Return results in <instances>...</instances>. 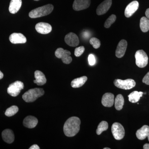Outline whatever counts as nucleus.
I'll return each mask as SVG.
<instances>
[{
    "label": "nucleus",
    "instance_id": "obj_37",
    "mask_svg": "<svg viewBox=\"0 0 149 149\" xmlns=\"http://www.w3.org/2000/svg\"><path fill=\"white\" fill-rule=\"evenodd\" d=\"M104 149H110V148H104Z\"/></svg>",
    "mask_w": 149,
    "mask_h": 149
},
{
    "label": "nucleus",
    "instance_id": "obj_19",
    "mask_svg": "<svg viewBox=\"0 0 149 149\" xmlns=\"http://www.w3.org/2000/svg\"><path fill=\"white\" fill-rule=\"evenodd\" d=\"M35 80H34V83L38 85H45L47 82V79L45 76L42 72L40 70H36L35 72Z\"/></svg>",
    "mask_w": 149,
    "mask_h": 149
},
{
    "label": "nucleus",
    "instance_id": "obj_16",
    "mask_svg": "<svg viewBox=\"0 0 149 149\" xmlns=\"http://www.w3.org/2000/svg\"><path fill=\"white\" fill-rule=\"evenodd\" d=\"M114 103V96L111 93L104 94L102 97V103L104 106L111 107Z\"/></svg>",
    "mask_w": 149,
    "mask_h": 149
},
{
    "label": "nucleus",
    "instance_id": "obj_26",
    "mask_svg": "<svg viewBox=\"0 0 149 149\" xmlns=\"http://www.w3.org/2000/svg\"><path fill=\"white\" fill-rule=\"evenodd\" d=\"M108 123L105 121H102L100 123L96 130V133L100 135L104 131L107 130L108 128Z\"/></svg>",
    "mask_w": 149,
    "mask_h": 149
},
{
    "label": "nucleus",
    "instance_id": "obj_6",
    "mask_svg": "<svg viewBox=\"0 0 149 149\" xmlns=\"http://www.w3.org/2000/svg\"><path fill=\"white\" fill-rule=\"evenodd\" d=\"M113 136L116 140H120L125 136V129L123 125L119 123L116 122L111 126Z\"/></svg>",
    "mask_w": 149,
    "mask_h": 149
},
{
    "label": "nucleus",
    "instance_id": "obj_27",
    "mask_svg": "<svg viewBox=\"0 0 149 149\" xmlns=\"http://www.w3.org/2000/svg\"><path fill=\"white\" fill-rule=\"evenodd\" d=\"M18 110V107L16 106H12L6 109L5 112V115L8 117H10L16 114Z\"/></svg>",
    "mask_w": 149,
    "mask_h": 149
},
{
    "label": "nucleus",
    "instance_id": "obj_30",
    "mask_svg": "<svg viewBox=\"0 0 149 149\" xmlns=\"http://www.w3.org/2000/svg\"><path fill=\"white\" fill-rule=\"evenodd\" d=\"M85 50V47L83 46H81V47L76 48L74 50V55L76 57L80 56L83 53Z\"/></svg>",
    "mask_w": 149,
    "mask_h": 149
},
{
    "label": "nucleus",
    "instance_id": "obj_39",
    "mask_svg": "<svg viewBox=\"0 0 149 149\" xmlns=\"http://www.w3.org/2000/svg\"><path fill=\"white\" fill-rule=\"evenodd\" d=\"M34 1H39V0H34Z\"/></svg>",
    "mask_w": 149,
    "mask_h": 149
},
{
    "label": "nucleus",
    "instance_id": "obj_17",
    "mask_svg": "<svg viewBox=\"0 0 149 149\" xmlns=\"http://www.w3.org/2000/svg\"><path fill=\"white\" fill-rule=\"evenodd\" d=\"M38 122V119L35 116H29L24 118L23 124L26 128H33L36 127Z\"/></svg>",
    "mask_w": 149,
    "mask_h": 149
},
{
    "label": "nucleus",
    "instance_id": "obj_12",
    "mask_svg": "<svg viewBox=\"0 0 149 149\" xmlns=\"http://www.w3.org/2000/svg\"><path fill=\"white\" fill-rule=\"evenodd\" d=\"M112 5V0H105L98 6L96 10L97 14L102 15L106 13L110 8Z\"/></svg>",
    "mask_w": 149,
    "mask_h": 149
},
{
    "label": "nucleus",
    "instance_id": "obj_21",
    "mask_svg": "<svg viewBox=\"0 0 149 149\" xmlns=\"http://www.w3.org/2000/svg\"><path fill=\"white\" fill-rule=\"evenodd\" d=\"M149 133V126L144 125L136 133L137 138L140 140H143L148 137Z\"/></svg>",
    "mask_w": 149,
    "mask_h": 149
},
{
    "label": "nucleus",
    "instance_id": "obj_15",
    "mask_svg": "<svg viewBox=\"0 0 149 149\" xmlns=\"http://www.w3.org/2000/svg\"><path fill=\"white\" fill-rule=\"evenodd\" d=\"M127 47V42L126 40H121L118 45L116 51V56L118 58H121L125 55Z\"/></svg>",
    "mask_w": 149,
    "mask_h": 149
},
{
    "label": "nucleus",
    "instance_id": "obj_5",
    "mask_svg": "<svg viewBox=\"0 0 149 149\" xmlns=\"http://www.w3.org/2000/svg\"><path fill=\"white\" fill-rule=\"evenodd\" d=\"M115 86L118 88L123 90H130L136 86L135 80L132 79H128L125 80L116 79L113 82Z\"/></svg>",
    "mask_w": 149,
    "mask_h": 149
},
{
    "label": "nucleus",
    "instance_id": "obj_3",
    "mask_svg": "<svg viewBox=\"0 0 149 149\" xmlns=\"http://www.w3.org/2000/svg\"><path fill=\"white\" fill-rule=\"evenodd\" d=\"M45 91L42 88H35L31 89L24 93L22 98L27 102H32L35 101L38 98L43 96Z\"/></svg>",
    "mask_w": 149,
    "mask_h": 149
},
{
    "label": "nucleus",
    "instance_id": "obj_7",
    "mask_svg": "<svg viewBox=\"0 0 149 149\" xmlns=\"http://www.w3.org/2000/svg\"><path fill=\"white\" fill-rule=\"evenodd\" d=\"M55 55L57 58H61L63 62L65 64H70L72 61V57L70 56L71 53L63 48H59L57 49Z\"/></svg>",
    "mask_w": 149,
    "mask_h": 149
},
{
    "label": "nucleus",
    "instance_id": "obj_36",
    "mask_svg": "<svg viewBox=\"0 0 149 149\" xmlns=\"http://www.w3.org/2000/svg\"><path fill=\"white\" fill-rule=\"evenodd\" d=\"M3 77V74L0 71V80L2 79Z\"/></svg>",
    "mask_w": 149,
    "mask_h": 149
},
{
    "label": "nucleus",
    "instance_id": "obj_25",
    "mask_svg": "<svg viewBox=\"0 0 149 149\" xmlns=\"http://www.w3.org/2000/svg\"><path fill=\"white\" fill-rule=\"evenodd\" d=\"M140 28L141 31L146 32L149 30V19L147 17H143L140 20Z\"/></svg>",
    "mask_w": 149,
    "mask_h": 149
},
{
    "label": "nucleus",
    "instance_id": "obj_29",
    "mask_svg": "<svg viewBox=\"0 0 149 149\" xmlns=\"http://www.w3.org/2000/svg\"><path fill=\"white\" fill-rule=\"evenodd\" d=\"M90 44L93 46L95 49H98L100 46V41L96 37H93L90 40Z\"/></svg>",
    "mask_w": 149,
    "mask_h": 149
},
{
    "label": "nucleus",
    "instance_id": "obj_23",
    "mask_svg": "<svg viewBox=\"0 0 149 149\" xmlns=\"http://www.w3.org/2000/svg\"><path fill=\"white\" fill-rule=\"evenodd\" d=\"M143 92H138L137 91H134L130 93L128 96V100L129 101L133 103L137 102L139 101L141 97L143 96Z\"/></svg>",
    "mask_w": 149,
    "mask_h": 149
},
{
    "label": "nucleus",
    "instance_id": "obj_22",
    "mask_svg": "<svg viewBox=\"0 0 149 149\" xmlns=\"http://www.w3.org/2000/svg\"><path fill=\"white\" fill-rule=\"evenodd\" d=\"M87 80L88 77L85 76L74 79L71 82V86L73 88H80L84 85Z\"/></svg>",
    "mask_w": 149,
    "mask_h": 149
},
{
    "label": "nucleus",
    "instance_id": "obj_34",
    "mask_svg": "<svg viewBox=\"0 0 149 149\" xmlns=\"http://www.w3.org/2000/svg\"><path fill=\"white\" fill-rule=\"evenodd\" d=\"M146 15L147 18L149 19V8L147 9L146 12Z\"/></svg>",
    "mask_w": 149,
    "mask_h": 149
},
{
    "label": "nucleus",
    "instance_id": "obj_18",
    "mask_svg": "<svg viewBox=\"0 0 149 149\" xmlns=\"http://www.w3.org/2000/svg\"><path fill=\"white\" fill-rule=\"evenodd\" d=\"M2 136L3 141L8 143H13L15 139L13 131L10 129H6L2 133Z\"/></svg>",
    "mask_w": 149,
    "mask_h": 149
},
{
    "label": "nucleus",
    "instance_id": "obj_11",
    "mask_svg": "<svg viewBox=\"0 0 149 149\" xmlns=\"http://www.w3.org/2000/svg\"><path fill=\"white\" fill-rule=\"evenodd\" d=\"M35 29L38 33L45 35L49 34L52 31V27L49 23L41 22L36 24Z\"/></svg>",
    "mask_w": 149,
    "mask_h": 149
},
{
    "label": "nucleus",
    "instance_id": "obj_28",
    "mask_svg": "<svg viewBox=\"0 0 149 149\" xmlns=\"http://www.w3.org/2000/svg\"><path fill=\"white\" fill-rule=\"evenodd\" d=\"M116 17L115 15L112 14L109 17L105 22L104 26L105 28H109L111 27L116 20Z\"/></svg>",
    "mask_w": 149,
    "mask_h": 149
},
{
    "label": "nucleus",
    "instance_id": "obj_35",
    "mask_svg": "<svg viewBox=\"0 0 149 149\" xmlns=\"http://www.w3.org/2000/svg\"><path fill=\"white\" fill-rule=\"evenodd\" d=\"M144 149H149V144H145L143 146Z\"/></svg>",
    "mask_w": 149,
    "mask_h": 149
},
{
    "label": "nucleus",
    "instance_id": "obj_8",
    "mask_svg": "<svg viewBox=\"0 0 149 149\" xmlns=\"http://www.w3.org/2000/svg\"><path fill=\"white\" fill-rule=\"evenodd\" d=\"M24 87V84L22 82L16 81L9 85L8 88L7 92L9 95L12 97H15L18 95Z\"/></svg>",
    "mask_w": 149,
    "mask_h": 149
},
{
    "label": "nucleus",
    "instance_id": "obj_4",
    "mask_svg": "<svg viewBox=\"0 0 149 149\" xmlns=\"http://www.w3.org/2000/svg\"><path fill=\"white\" fill-rule=\"evenodd\" d=\"M136 63L139 67L143 68L148 64V58L146 53L143 50H139L135 54Z\"/></svg>",
    "mask_w": 149,
    "mask_h": 149
},
{
    "label": "nucleus",
    "instance_id": "obj_32",
    "mask_svg": "<svg viewBox=\"0 0 149 149\" xmlns=\"http://www.w3.org/2000/svg\"><path fill=\"white\" fill-rule=\"evenodd\" d=\"M143 82L146 85H149V72L147 73L143 78Z\"/></svg>",
    "mask_w": 149,
    "mask_h": 149
},
{
    "label": "nucleus",
    "instance_id": "obj_1",
    "mask_svg": "<svg viewBox=\"0 0 149 149\" xmlns=\"http://www.w3.org/2000/svg\"><path fill=\"white\" fill-rule=\"evenodd\" d=\"M80 123L81 121L79 118L75 116L70 118L63 126L65 135L69 137L75 136L80 130Z\"/></svg>",
    "mask_w": 149,
    "mask_h": 149
},
{
    "label": "nucleus",
    "instance_id": "obj_14",
    "mask_svg": "<svg viewBox=\"0 0 149 149\" xmlns=\"http://www.w3.org/2000/svg\"><path fill=\"white\" fill-rule=\"evenodd\" d=\"M9 40L13 44H24L27 42L26 37L21 33H13L10 36Z\"/></svg>",
    "mask_w": 149,
    "mask_h": 149
},
{
    "label": "nucleus",
    "instance_id": "obj_38",
    "mask_svg": "<svg viewBox=\"0 0 149 149\" xmlns=\"http://www.w3.org/2000/svg\"><path fill=\"white\" fill-rule=\"evenodd\" d=\"M148 141H149V133L148 135Z\"/></svg>",
    "mask_w": 149,
    "mask_h": 149
},
{
    "label": "nucleus",
    "instance_id": "obj_9",
    "mask_svg": "<svg viewBox=\"0 0 149 149\" xmlns=\"http://www.w3.org/2000/svg\"><path fill=\"white\" fill-rule=\"evenodd\" d=\"M91 0H74L72 7L76 11L88 8L91 5Z\"/></svg>",
    "mask_w": 149,
    "mask_h": 149
},
{
    "label": "nucleus",
    "instance_id": "obj_13",
    "mask_svg": "<svg viewBox=\"0 0 149 149\" xmlns=\"http://www.w3.org/2000/svg\"><path fill=\"white\" fill-rule=\"evenodd\" d=\"M139 8V3L137 1H133L130 3L125 9L124 12L125 16L126 17H130L136 12Z\"/></svg>",
    "mask_w": 149,
    "mask_h": 149
},
{
    "label": "nucleus",
    "instance_id": "obj_31",
    "mask_svg": "<svg viewBox=\"0 0 149 149\" xmlns=\"http://www.w3.org/2000/svg\"><path fill=\"white\" fill-rule=\"evenodd\" d=\"M88 60L89 64L90 65H93L95 63V56L92 54L89 55V56H88Z\"/></svg>",
    "mask_w": 149,
    "mask_h": 149
},
{
    "label": "nucleus",
    "instance_id": "obj_20",
    "mask_svg": "<svg viewBox=\"0 0 149 149\" xmlns=\"http://www.w3.org/2000/svg\"><path fill=\"white\" fill-rule=\"evenodd\" d=\"M22 0H11L10 3L9 10L12 14L16 13L21 8Z\"/></svg>",
    "mask_w": 149,
    "mask_h": 149
},
{
    "label": "nucleus",
    "instance_id": "obj_24",
    "mask_svg": "<svg viewBox=\"0 0 149 149\" xmlns=\"http://www.w3.org/2000/svg\"><path fill=\"white\" fill-rule=\"evenodd\" d=\"M115 107L118 111L121 110L123 107L124 100L123 96L121 94H118L114 100Z\"/></svg>",
    "mask_w": 149,
    "mask_h": 149
},
{
    "label": "nucleus",
    "instance_id": "obj_10",
    "mask_svg": "<svg viewBox=\"0 0 149 149\" xmlns=\"http://www.w3.org/2000/svg\"><path fill=\"white\" fill-rule=\"evenodd\" d=\"M65 42L70 47H76L79 44V38L76 34L72 32L68 33L65 36Z\"/></svg>",
    "mask_w": 149,
    "mask_h": 149
},
{
    "label": "nucleus",
    "instance_id": "obj_2",
    "mask_svg": "<svg viewBox=\"0 0 149 149\" xmlns=\"http://www.w3.org/2000/svg\"><path fill=\"white\" fill-rule=\"evenodd\" d=\"M53 10L54 6L49 4L37 8L31 11L29 14V16L31 18L42 17L49 14L53 11Z\"/></svg>",
    "mask_w": 149,
    "mask_h": 149
},
{
    "label": "nucleus",
    "instance_id": "obj_33",
    "mask_svg": "<svg viewBox=\"0 0 149 149\" xmlns=\"http://www.w3.org/2000/svg\"><path fill=\"white\" fill-rule=\"evenodd\" d=\"M29 149H40V148L37 145L35 144V145H33L32 146L29 148Z\"/></svg>",
    "mask_w": 149,
    "mask_h": 149
}]
</instances>
